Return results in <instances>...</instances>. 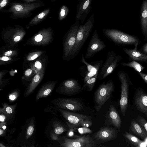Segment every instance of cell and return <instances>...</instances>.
<instances>
[{"instance_id": "cell-38", "label": "cell", "mask_w": 147, "mask_h": 147, "mask_svg": "<svg viewBox=\"0 0 147 147\" xmlns=\"http://www.w3.org/2000/svg\"><path fill=\"white\" fill-rule=\"evenodd\" d=\"M24 3H30L36 1V0H22Z\"/></svg>"}, {"instance_id": "cell-10", "label": "cell", "mask_w": 147, "mask_h": 147, "mask_svg": "<svg viewBox=\"0 0 147 147\" xmlns=\"http://www.w3.org/2000/svg\"><path fill=\"white\" fill-rule=\"evenodd\" d=\"M106 47L104 42L100 38L96 30L94 31L89 43L85 56L86 59L90 58Z\"/></svg>"}, {"instance_id": "cell-7", "label": "cell", "mask_w": 147, "mask_h": 147, "mask_svg": "<svg viewBox=\"0 0 147 147\" xmlns=\"http://www.w3.org/2000/svg\"><path fill=\"white\" fill-rule=\"evenodd\" d=\"M53 36V31L51 27L43 28L32 37L27 43L31 45L45 46L52 42Z\"/></svg>"}, {"instance_id": "cell-13", "label": "cell", "mask_w": 147, "mask_h": 147, "mask_svg": "<svg viewBox=\"0 0 147 147\" xmlns=\"http://www.w3.org/2000/svg\"><path fill=\"white\" fill-rule=\"evenodd\" d=\"M59 110L64 118L74 127H83L85 121L88 118L86 115L72 113L64 109H59Z\"/></svg>"}, {"instance_id": "cell-31", "label": "cell", "mask_w": 147, "mask_h": 147, "mask_svg": "<svg viewBox=\"0 0 147 147\" xmlns=\"http://www.w3.org/2000/svg\"><path fill=\"white\" fill-rule=\"evenodd\" d=\"M138 120L140 123V125L147 132V122L141 116L138 115Z\"/></svg>"}, {"instance_id": "cell-21", "label": "cell", "mask_w": 147, "mask_h": 147, "mask_svg": "<svg viewBox=\"0 0 147 147\" xmlns=\"http://www.w3.org/2000/svg\"><path fill=\"white\" fill-rule=\"evenodd\" d=\"M109 117L113 125L119 129L121 127V120L120 116L113 105H111L109 110Z\"/></svg>"}, {"instance_id": "cell-1", "label": "cell", "mask_w": 147, "mask_h": 147, "mask_svg": "<svg viewBox=\"0 0 147 147\" xmlns=\"http://www.w3.org/2000/svg\"><path fill=\"white\" fill-rule=\"evenodd\" d=\"M7 9H3V12L10 13V17L14 19H24L30 17L35 9L44 5L42 3L37 2L30 3L13 1L9 4Z\"/></svg>"}, {"instance_id": "cell-6", "label": "cell", "mask_w": 147, "mask_h": 147, "mask_svg": "<svg viewBox=\"0 0 147 147\" xmlns=\"http://www.w3.org/2000/svg\"><path fill=\"white\" fill-rule=\"evenodd\" d=\"M114 88L113 81L112 79H111L106 83L103 82L96 90L95 95V100L97 111H99L110 98Z\"/></svg>"}, {"instance_id": "cell-29", "label": "cell", "mask_w": 147, "mask_h": 147, "mask_svg": "<svg viewBox=\"0 0 147 147\" xmlns=\"http://www.w3.org/2000/svg\"><path fill=\"white\" fill-rule=\"evenodd\" d=\"M55 133L57 134H61L66 131L65 128L60 124L57 123L53 124Z\"/></svg>"}, {"instance_id": "cell-28", "label": "cell", "mask_w": 147, "mask_h": 147, "mask_svg": "<svg viewBox=\"0 0 147 147\" xmlns=\"http://www.w3.org/2000/svg\"><path fill=\"white\" fill-rule=\"evenodd\" d=\"M69 11V9L65 5L61 7L59 15V19L60 21L64 19L67 16Z\"/></svg>"}, {"instance_id": "cell-8", "label": "cell", "mask_w": 147, "mask_h": 147, "mask_svg": "<svg viewBox=\"0 0 147 147\" xmlns=\"http://www.w3.org/2000/svg\"><path fill=\"white\" fill-rule=\"evenodd\" d=\"M79 26V21L76 20L70 28L66 34L63 46V59H66L71 56L72 49L75 44Z\"/></svg>"}, {"instance_id": "cell-18", "label": "cell", "mask_w": 147, "mask_h": 147, "mask_svg": "<svg viewBox=\"0 0 147 147\" xmlns=\"http://www.w3.org/2000/svg\"><path fill=\"white\" fill-rule=\"evenodd\" d=\"M57 82L58 81L57 80L51 81L43 84L37 93L36 98L37 101L41 98L49 96L52 93Z\"/></svg>"}, {"instance_id": "cell-2", "label": "cell", "mask_w": 147, "mask_h": 147, "mask_svg": "<svg viewBox=\"0 0 147 147\" xmlns=\"http://www.w3.org/2000/svg\"><path fill=\"white\" fill-rule=\"evenodd\" d=\"M102 32L106 37L117 45H133L134 48L137 49L141 42L137 36L118 30L106 28Z\"/></svg>"}, {"instance_id": "cell-14", "label": "cell", "mask_w": 147, "mask_h": 147, "mask_svg": "<svg viewBox=\"0 0 147 147\" xmlns=\"http://www.w3.org/2000/svg\"><path fill=\"white\" fill-rule=\"evenodd\" d=\"M117 135V131L110 127H103L94 134V139L102 141L111 140L116 138Z\"/></svg>"}, {"instance_id": "cell-34", "label": "cell", "mask_w": 147, "mask_h": 147, "mask_svg": "<svg viewBox=\"0 0 147 147\" xmlns=\"http://www.w3.org/2000/svg\"><path fill=\"white\" fill-rule=\"evenodd\" d=\"M12 59L11 58L6 56H3L0 57V63H6L9 61H11Z\"/></svg>"}, {"instance_id": "cell-33", "label": "cell", "mask_w": 147, "mask_h": 147, "mask_svg": "<svg viewBox=\"0 0 147 147\" xmlns=\"http://www.w3.org/2000/svg\"><path fill=\"white\" fill-rule=\"evenodd\" d=\"M32 124L30 125L28 127L27 131V133L28 136H30L33 134L34 129V121H32Z\"/></svg>"}, {"instance_id": "cell-23", "label": "cell", "mask_w": 147, "mask_h": 147, "mask_svg": "<svg viewBox=\"0 0 147 147\" xmlns=\"http://www.w3.org/2000/svg\"><path fill=\"white\" fill-rule=\"evenodd\" d=\"M50 9L48 8L42 11L33 18L28 23V25L33 26L42 22L50 13Z\"/></svg>"}, {"instance_id": "cell-24", "label": "cell", "mask_w": 147, "mask_h": 147, "mask_svg": "<svg viewBox=\"0 0 147 147\" xmlns=\"http://www.w3.org/2000/svg\"><path fill=\"white\" fill-rule=\"evenodd\" d=\"M120 65L123 66L132 68L138 72L142 71L145 68L144 67L138 62L134 60L127 63L122 62L120 63Z\"/></svg>"}, {"instance_id": "cell-43", "label": "cell", "mask_w": 147, "mask_h": 147, "mask_svg": "<svg viewBox=\"0 0 147 147\" xmlns=\"http://www.w3.org/2000/svg\"><path fill=\"white\" fill-rule=\"evenodd\" d=\"M6 126H5V125L3 126V127H2L4 129H6Z\"/></svg>"}, {"instance_id": "cell-3", "label": "cell", "mask_w": 147, "mask_h": 147, "mask_svg": "<svg viewBox=\"0 0 147 147\" xmlns=\"http://www.w3.org/2000/svg\"><path fill=\"white\" fill-rule=\"evenodd\" d=\"M95 22L93 13L83 25L79 26L74 45L73 48L71 55L76 56L78 53L89 36L93 28Z\"/></svg>"}, {"instance_id": "cell-44", "label": "cell", "mask_w": 147, "mask_h": 147, "mask_svg": "<svg viewBox=\"0 0 147 147\" xmlns=\"http://www.w3.org/2000/svg\"></svg>"}, {"instance_id": "cell-41", "label": "cell", "mask_w": 147, "mask_h": 147, "mask_svg": "<svg viewBox=\"0 0 147 147\" xmlns=\"http://www.w3.org/2000/svg\"><path fill=\"white\" fill-rule=\"evenodd\" d=\"M16 98V96L15 95H10L9 96V98L11 100H13Z\"/></svg>"}, {"instance_id": "cell-42", "label": "cell", "mask_w": 147, "mask_h": 147, "mask_svg": "<svg viewBox=\"0 0 147 147\" xmlns=\"http://www.w3.org/2000/svg\"><path fill=\"white\" fill-rule=\"evenodd\" d=\"M3 131L0 129V135H1L3 134Z\"/></svg>"}, {"instance_id": "cell-5", "label": "cell", "mask_w": 147, "mask_h": 147, "mask_svg": "<svg viewBox=\"0 0 147 147\" xmlns=\"http://www.w3.org/2000/svg\"><path fill=\"white\" fill-rule=\"evenodd\" d=\"M117 75L121 82V89L120 106L121 113L125 116L128 105L129 87L132 84L128 74L124 71H119Z\"/></svg>"}, {"instance_id": "cell-17", "label": "cell", "mask_w": 147, "mask_h": 147, "mask_svg": "<svg viewBox=\"0 0 147 147\" xmlns=\"http://www.w3.org/2000/svg\"><path fill=\"white\" fill-rule=\"evenodd\" d=\"M140 21L144 40H147V0H143L140 13Z\"/></svg>"}, {"instance_id": "cell-30", "label": "cell", "mask_w": 147, "mask_h": 147, "mask_svg": "<svg viewBox=\"0 0 147 147\" xmlns=\"http://www.w3.org/2000/svg\"><path fill=\"white\" fill-rule=\"evenodd\" d=\"M36 73H35V70L33 68L27 69L24 72V76L27 79L31 78L34 76Z\"/></svg>"}, {"instance_id": "cell-12", "label": "cell", "mask_w": 147, "mask_h": 147, "mask_svg": "<svg viewBox=\"0 0 147 147\" xmlns=\"http://www.w3.org/2000/svg\"><path fill=\"white\" fill-rule=\"evenodd\" d=\"M58 89L60 93L69 96L78 93L82 89L78 80L72 78L63 81Z\"/></svg>"}, {"instance_id": "cell-39", "label": "cell", "mask_w": 147, "mask_h": 147, "mask_svg": "<svg viewBox=\"0 0 147 147\" xmlns=\"http://www.w3.org/2000/svg\"><path fill=\"white\" fill-rule=\"evenodd\" d=\"M6 111L8 113H11L12 112V110L11 108L10 107H7L6 109Z\"/></svg>"}, {"instance_id": "cell-11", "label": "cell", "mask_w": 147, "mask_h": 147, "mask_svg": "<svg viewBox=\"0 0 147 147\" xmlns=\"http://www.w3.org/2000/svg\"><path fill=\"white\" fill-rule=\"evenodd\" d=\"M51 102L63 109L75 111H81L84 108L82 104L79 101L71 98H60L55 99Z\"/></svg>"}, {"instance_id": "cell-22", "label": "cell", "mask_w": 147, "mask_h": 147, "mask_svg": "<svg viewBox=\"0 0 147 147\" xmlns=\"http://www.w3.org/2000/svg\"><path fill=\"white\" fill-rule=\"evenodd\" d=\"M129 129L134 134L143 140L147 138V132L139 124L134 121H131Z\"/></svg>"}, {"instance_id": "cell-32", "label": "cell", "mask_w": 147, "mask_h": 147, "mask_svg": "<svg viewBox=\"0 0 147 147\" xmlns=\"http://www.w3.org/2000/svg\"><path fill=\"white\" fill-rule=\"evenodd\" d=\"M11 0H0V12L4 8L9 4Z\"/></svg>"}, {"instance_id": "cell-26", "label": "cell", "mask_w": 147, "mask_h": 147, "mask_svg": "<svg viewBox=\"0 0 147 147\" xmlns=\"http://www.w3.org/2000/svg\"><path fill=\"white\" fill-rule=\"evenodd\" d=\"M123 135L126 138L135 146L138 147L139 144L142 141L136 136L127 132L125 131Z\"/></svg>"}, {"instance_id": "cell-4", "label": "cell", "mask_w": 147, "mask_h": 147, "mask_svg": "<svg viewBox=\"0 0 147 147\" xmlns=\"http://www.w3.org/2000/svg\"><path fill=\"white\" fill-rule=\"evenodd\" d=\"M122 59V56L117 55L114 51H109L105 61L98 71V79L102 80L110 75L118 66Z\"/></svg>"}, {"instance_id": "cell-15", "label": "cell", "mask_w": 147, "mask_h": 147, "mask_svg": "<svg viewBox=\"0 0 147 147\" xmlns=\"http://www.w3.org/2000/svg\"><path fill=\"white\" fill-rule=\"evenodd\" d=\"M92 0H82L77 9L76 19L83 23L91 8Z\"/></svg>"}, {"instance_id": "cell-40", "label": "cell", "mask_w": 147, "mask_h": 147, "mask_svg": "<svg viewBox=\"0 0 147 147\" xmlns=\"http://www.w3.org/2000/svg\"><path fill=\"white\" fill-rule=\"evenodd\" d=\"M5 117L3 115H0V121H4Z\"/></svg>"}, {"instance_id": "cell-27", "label": "cell", "mask_w": 147, "mask_h": 147, "mask_svg": "<svg viewBox=\"0 0 147 147\" xmlns=\"http://www.w3.org/2000/svg\"><path fill=\"white\" fill-rule=\"evenodd\" d=\"M43 51H37L30 53L26 57V60L28 61L34 60L43 54Z\"/></svg>"}, {"instance_id": "cell-37", "label": "cell", "mask_w": 147, "mask_h": 147, "mask_svg": "<svg viewBox=\"0 0 147 147\" xmlns=\"http://www.w3.org/2000/svg\"><path fill=\"white\" fill-rule=\"evenodd\" d=\"M14 54V52L11 50H9L5 52L4 55L5 56L9 57Z\"/></svg>"}, {"instance_id": "cell-20", "label": "cell", "mask_w": 147, "mask_h": 147, "mask_svg": "<svg viewBox=\"0 0 147 147\" xmlns=\"http://www.w3.org/2000/svg\"><path fill=\"white\" fill-rule=\"evenodd\" d=\"M45 73V68L42 67L36 72L32 78L28 87L27 94L32 92L42 80Z\"/></svg>"}, {"instance_id": "cell-16", "label": "cell", "mask_w": 147, "mask_h": 147, "mask_svg": "<svg viewBox=\"0 0 147 147\" xmlns=\"http://www.w3.org/2000/svg\"><path fill=\"white\" fill-rule=\"evenodd\" d=\"M135 98V102L137 109L140 111L147 115V95L142 89H138Z\"/></svg>"}, {"instance_id": "cell-35", "label": "cell", "mask_w": 147, "mask_h": 147, "mask_svg": "<svg viewBox=\"0 0 147 147\" xmlns=\"http://www.w3.org/2000/svg\"><path fill=\"white\" fill-rule=\"evenodd\" d=\"M138 74L146 84H147V75L142 71L138 72Z\"/></svg>"}, {"instance_id": "cell-36", "label": "cell", "mask_w": 147, "mask_h": 147, "mask_svg": "<svg viewBox=\"0 0 147 147\" xmlns=\"http://www.w3.org/2000/svg\"><path fill=\"white\" fill-rule=\"evenodd\" d=\"M141 50L143 53L147 55V42L144 44L141 49Z\"/></svg>"}, {"instance_id": "cell-25", "label": "cell", "mask_w": 147, "mask_h": 147, "mask_svg": "<svg viewBox=\"0 0 147 147\" xmlns=\"http://www.w3.org/2000/svg\"><path fill=\"white\" fill-rule=\"evenodd\" d=\"M98 73L84 82V88L89 91L92 90L98 78Z\"/></svg>"}, {"instance_id": "cell-9", "label": "cell", "mask_w": 147, "mask_h": 147, "mask_svg": "<svg viewBox=\"0 0 147 147\" xmlns=\"http://www.w3.org/2000/svg\"><path fill=\"white\" fill-rule=\"evenodd\" d=\"M60 146L65 147H94L96 145L93 138L89 135L78 136L73 139L64 138Z\"/></svg>"}, {"instance_id": "cell-19", "label": "cell", "mask_w": 147, "mask_h": 147, "mask_svg": "<svg viewBox=\"0 0 147 147\" xmlns=\"http://www.w3.org/2000/svg\"><path fill=\"white\" fill-rule=\"evenodd\" d=\"M123 51L132 60L137 62L147 63V55L134 48V49L122 48Z\"/></svg>"}]
</instances>
